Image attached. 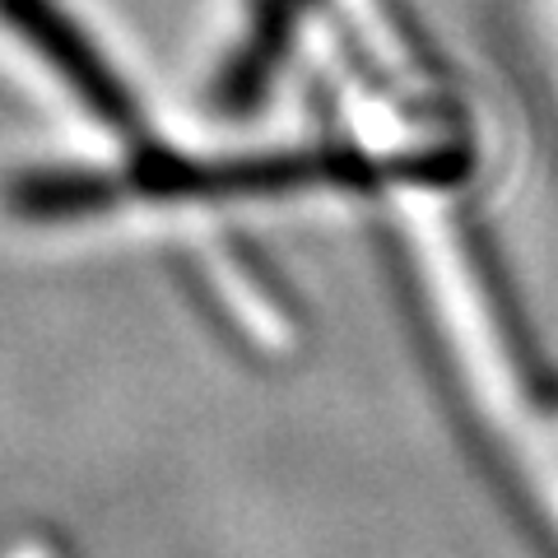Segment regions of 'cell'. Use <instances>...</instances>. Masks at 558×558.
I'll list each match as a JSON object with an SVG mask.
<instances>
[{
	"instance_id": "1",
	"label": "cell",
	"mask_w": 558,
	"mask_h": 558,
	"mask_svg": "<svg viewBox=\"0 0 558 558\" xmlns=\"http://www.w3.org/2000/svg\"><path fill=\"white\" fill-rule=\"evenodd\" d=\"M0 10L10 14V24L43 51V57L61 70V80H70L80 89V98L117 131L135 126V102L126 89L108 75V65L94 57V47L65 24V14L51 10V0H0Z\"/></svg>"
}]
</instances>
